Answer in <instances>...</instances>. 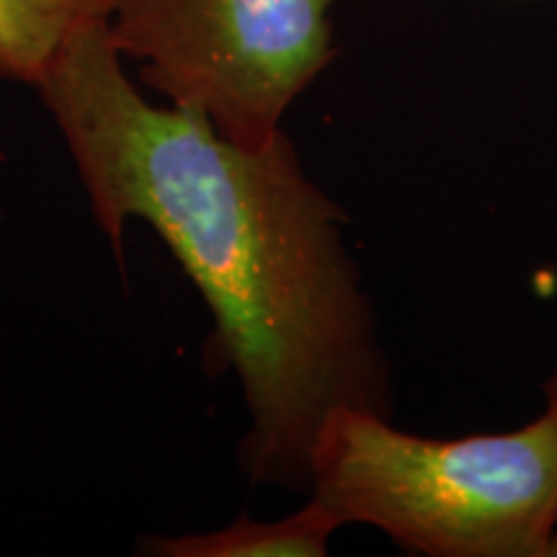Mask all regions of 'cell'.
Segmentation results:
<instances>
[{"mask_svg":"<svg viewBox=\"0 0 557 557\" xmlns=\"http://www.w3.org/2000/svg\"><path fill=\"white\" fill-rule=\"evenodd\" d=\"M122 261L129 222L169 246L209 308L212 348L240 382L253 485L310 491V451L336 408L393 416V374L348 218L302 169L282 132L261 150L230 143L199 114L145 99L88 21L37 81Z\"/></svg>","mask_w":557,"mask_h":557,"instance_id":"cell-1","label":"cell"},{"mask_svg":"<svg viewBox=\"0 0 557 557\" xmlns=\"http://www.w3.org/2000/svg\"><path fill=\"white\" fill-rule=\"evenodd\" d=\"M310 496L429 557H549L557 418L504 434L429 438L369 408H336L310 451Z\"/></svg>","mask_w":557,"mask_h":557,"instance_id":"cell-2","label":"cell"},{"mask_svg":"<svg viewBox=\"0 0 557 557\" xmlns=\"http://www.w3.org/2000/svg\"><path fill=\"white\" fill-rule=\"evenodd\" d=\"M338 0H111V45L139 83L261 150L336 58Z\"/></svg>","mask_w":557,"mask_h":557,"instance_id":"cell-3","label":"cell"},{"mask_svg":"<svg viewBox=\"0 0 557 557\" xmlns=\"http://www.w3.org/2000/svg\"><path fill=\"white\" fill-rule=\"evenodd\" d=\"M344 529L336 513L310 496L299 511L274 521L243 513L227 527L197 534H145L137 553L152 557H323Z\"/></svg>","mask_w":557,"mask_h":557,"instance_id":"cell-4","label":"cell"},{"mask_svg":"<svg viewBox=\"0 0 557 557\" xmlns=\"http://www.w3.org/2000/svg\"><path fill=\"white\" fill-rule=\"evenodd\" d=\"M111 0H0V78L37 86L60 47Z\"/></svg>","mask_w":557,"mask_h":557,"instance_id":"cell-5","label":"cell"},{"mask_svg":"<svg viewBox=\"0 0 557 557\" xmlns=\"http://www.w3.org/2000/svg\"><path fill=\"white\" fill-rule=\"evenodd\" d=\"M545 395H547V408H545V410H549V413H553V416L557 418V374H555L553 380L547 382Z\"/></svg>","mask_w":557,"mask_h":557,"instance_id":"cell-6","label":"cell"},{"mask_svg":"<svg viewBox=\"0 0 557 557\" xmlns=\"http://www.w3.org/2000/svg\"><path fill=\"white\" fill-rule=\"evenodd\" d=\"M549 557H557V532H555V537H553V545H549Z\"/></svg>","mask_w":557,"mask_h":557,"instance_id":"cell-7","label":"cell"}]
</instances>
